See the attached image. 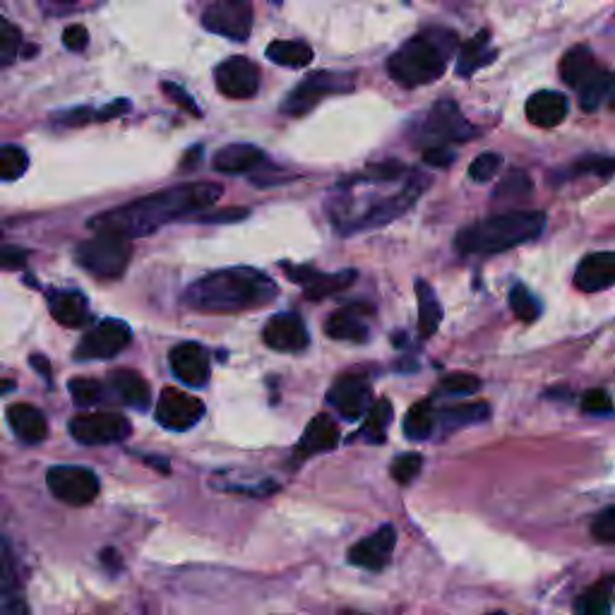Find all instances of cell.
I'll return each instance as SVG.
<instances>
[{
  "mask_svg": "<svg viewBox=\"0 0 615 615\" xmlns=\"http://www.w3.org/2000/svg\"><path fill=\"white\" fill-rule=\"evenodd\" d=\"M222 193V185L210 181L183 183L176 185V188H166L154 195L140 197V200L116 207V210L101 212L94 219H89V229L109 231V234L125 238L149 236L164 224L207 210L222 197Z\"/></svg>",
  "mask_w": 615,
  "mask_h": 615,
  "instance_id": "cell-1",
  "label": "cell"
},
{
  "mask_svg": "<svg viewBox=\"0 0 615 615\" xmlns=\"http://www.w3.org/2000/svg\"><path fill=\"white\" fill-rule=\"evenodd\" d=\"M277 284L253 267H226L200 277L185 289L183 303L197 313L231 315L274 301Z\"/></svg>",
  "mask_w": 615,
  "mask_h": 615,
  "instance_id": "cell-2",
  "label": "cell"
},
{
  "mask_svg": "<svg viewBox=\"0 0 615 615\" xmlns=\"http://www.w3.org/2000/svg\"><path fill=\"white\" fill-rule=\"evenodd\" d=\"M457 49V34L447 29H428L416 34L387 58V73L404 87H423L440 80L447 61Z\"/></svg>",
  "mask_w": 615,
  "mask_h": 615,
  "instance_id": "cell-3",
  "label": "cell"
},
{
  "mask_svg": "<svg viewBox=\"0 0 615 615\" xmlns=\"http://www.w3.org/2000/svg\"><path fill=\"white\" fill-rule=\"evenodd\" d=\"M543 226H546V214L541 210L503 212L464 226L455 238V246L462 255L505 253L539 238Z\"/></svg>",
  "mask_w": 615,
  "mask_h": 615,
  "instance_id": "cell-4",
  "label": "cell"
},
{
  "mask_svg": "<svg viewBox=\"0 0 615 615\" xmlns=\"http://www.w3.org/2000/svg\"><path fill=\"white\" fill-rule=\"evenodd\" d=\"M130 255H133L130 238L109 234V231H97V236L77 246L75 258L82 270L94 274V277L118 279L128 267Z\"/></svg>",
  "mask_w": 615,
  "mask_h": 615,
  "instance_id": "cell-5",
  "label": "cell"
},
{
  "mask_svg": "<svg viewBox=\"0 0 615 615\" xmlns=\"http://www.w3.org/2000/svg\"><path fill=\"white\" fill-rule=\"evenodd\" d=\"M354 87H356V75L330 73V70L313 73V75H308L301 85L291 89L289 97H286L282 104V113L284 116L301 118L313 111L320 101H325L327 97H330V94L351 92Z\"/></svg>",
  "mask_w": 615,
  "mask_h": 615,
  "instance_id": "cell-6",
  "label": "cell"
},
{
  "mask_svg": "<svg viewBox=\"0 0 615 615\" xmlns=\"http://www.w3.org/2000/svg\"><path fill=\"white\" fill-rule=\"evenodd\" d=\"M476 137V128L459 111L457 101L443 99L428 111L419 128V142L426 147H447L450 142H467Z\"/></svg>",
  "mask_w": 615,
  "mask_h": 615,
  "instance_id": "cell-7",
  "label": "cell"
},
{
  "mask_svg": "<svg viewBox=\"0 0 615 615\" xmlns=\"http://www.w3.org/2000/svg\"><path fill=\"white\" fill-rule=\"evenodd\" d=\"M46 483L53 498L61 500L63 505L70 507H85L97 500L101 491L99 476L87 467H51L46 474Z\"/></svg>",
  "mask_w": 615,
  "mask_h": 615,
  "instance_id": "cell-8",
  "label": "cell"
},
{
  "mask_svg": "<svg viewBox=\"0 0 615 615\" xmlns=\"http://www.w3.org/2000/svg\"><path fill=\"white\" fill-rule=\"evenodd\" d=\"M68 431L82 445H111L130 438V421L116 411H92V414H77L68 423Z\"/></svg>",
  "mask_w": 615,
  "mask_h": 615,
  "instance_id": "cell-9",
  "label": "cell"
},
{
  "mask_svg": "<svg viewBox=\"0 0 615 615\" xmlns=\"http://www.w3.org/2000/svg\"><path fill=\"white\" fill-rule=\"evenodd\" d=\"M130 342H133L130 327L123 320L106 318L97 322L82 337V342L75 349V358L77 361H104V358H113L121 354L123 349H128Z\"/></svg>",
  "mask_w": 615,
  "mask_h": 615,
  "instance_id": "cell-10",
  "label": "cell"
},
{
  "mask_svg": "<svg viewBox=\"0 0 615 615\" xmlns=\"http://www.w3.org/2000/svg\"><path fill=\"white\" fill-rule=\"evenodd\" d=\"M207 32L231 41H246L253 32V3L250 0H214L202 15Z\"/></svg>",
  "mask_w": 615,
  "mask_h": 615,
  "instance_id": "cell-11",
  "label": "cell"
},
{
  "mask_svg": "<svg viewBox=\"0 0 615 615\" xmlns=\"http://www.w3.org/2000/svg\"><path fill=\"white\" fill-rule=\"evenodd\" d=\"M159 426H164L166 431L183 433L200 423L205 416V404L193 394H185L176 387H164L157 399V409H154Z\"/></svg>",
  "mask_w": 615,
  "mask_h": 615,
  "instance_id": "cell-12",
  "label": "cell"
},
{
  "mask_svg": "<svg viewBox=\"0 0 615 615\" xmlns=\"http://www.w3.org/2000/svg\"><path fill=\"white\" fill-rule=\"evenodd\" d=\"M217 89L229 99H253L260 89V70L258 65L243 56L226 58L214 70Z\"/></svg>",
  "mask_w": 615,
  "mask_h": 615,
  "instance_id": "cell-13",
  "label": "cell"
},
{
  "mask_svg": "<svg viewBox=\"0 0 615 615\" xmlns=\"http://www.w3.org/2000/svg\"><path fill=\"white\" fill-rule=\"evenodd\" d=\"M373 402L370 382L363 375H344L327 392V404L334 406L346 421H361Z\"/></svg>",
  "mask_w": 615,
  "mask_h": 615,
  "instance_id": "cell-14",
  "label": "cell"
},
{
  "mask_svg": "<svg viewBox=\"0 0 615 615\" xmlns=\"http://www.w3.org/2000/svg\"><path fill=\"white\" fill-rule=\"evenodd\" d=\"M284 272L289 274L291 282L303 286V294L308 301H322V298L339 294V291L349 289L356 282V270H342V272H318L313 267H291L284 265Z\"/></svg>",
  "mask_w": 615,
  "mask_h": 615,
  "instance_id": "cell-15",
  "label": "cell"
},
{
  "mask_svg": "<svg viewBox=\"0 0 615 615\" xmlns=\"http://www.w3.org/2000/svg\"><path fill=\"white\" fill-rule=\"evenodd\" d=\"M262 342L274 351H282V354H298L310 342L308 327L296 313H279L267 320L265 330H262Z\"/></svg>",
  "mask_w": 615,
  "mask_h": 615,
  "instance_id": "cell-16",
  "label": "cell"
},
{
  "mask_svg": "<svg viewBox=\"0 0 615 615\" xmlns=\"http://www.w3.org/2000/svg\"><path fill=\"white\" fill-rule=\"evenodd\" d=\"M394 543H397V529H394L392 524H385V527L375 531V534H370L351 546L349 563L363 567V570H382V567L390 563Z\"/></svg>",
  "mask_w": 615,
  "mask_h": 615,
  "instance_id": "cell-17",
  "label": "cell"
},
{
  "mask_svg": "<svg viewBox=\"0 0 615 615\" xmlns=\"http://www.w3.org/2000/svg\"><path fill=\"white\" fill-rule=\"evenodd\" d=\"M173 375L188 387H202L210 380V354L200 344L183 342L169 354Z\"/></svg>",
  "mask_w": 615,
  "mask_h": 615,
  "instance_id": "cell-18",
  "label": "cell"
},
{
  "mask_svg": "<svg viewBox=\"0 0 615 615\" xmlns=\"http://www.w3.org/2000/svg\"><path fill=\"white\" fill-rule=\"evenodd\" d=\"M370 315H373V308L366 306V303H351V306L339 308L337 313H332L330 320L325 322L327 337L339 339V342H368Z\"/></svg>",
  "mask_w": 615,
  "mask_h": 615,
  "instance_id": "cell-19",
  "label": "cell"
},
{
  "mask_svg": "<svg viewBox=\"0 0 615 615\" xmlns=\"http://www.w3.org/2000/svg\"><path fill=\"white\" fill-rule=\"evenodd\" d=\"M615 284V253H591L577 265L575 286L584 294H599Z\"/></svg>",
  "mask_w": 615,
  "mask_h": 615,
  "instance_id": "cell-20",
  "label": "cell"
},
{
  "mask_svg": "<svg viewBox=\"0 0 615 615\" xmlns=\"http://www.w3.org/2000/svg\"><path fill=\"white\" fill-rule=\"evenodd\" d=\"M0 615H29L13 553H10L3 536H0Z\"/></svg>",
  "mask_w": 615,
  "mask_h": 615,
  "instance_id": "cell-21",
  "label": "cell"
},
{
  "mask_svg": "<svg viewBox=\"0 0 615 615\" xmlns=\"http://www.w3.org/2000/svg\"><path fill=\"white\" fill-rule=\"evenodd\" d=\"M106 390L109 399H118L125 406H133L137 411H147L152 406V390H149L147 380L135 370H113L106 380Z\"/></svg>",
  "mask_w": 615,
  "mask_h": 615,
  "instance_id": "cell-22",
  "label": "cell"
},
{
  "mask_svg": "<svg viewBox=\"0 0 615 615\" xmlns=\"http://www.w3.org/2000/svg\"><path fill=\"white\" fill-rule=\"evenodd\" d=\"M8 423L17 435V440H22L25 445H39L44 443L46 435H49V423L46 416L41 414L37 406L27 402H17L8 406Z\"/></svg>",
  "mask_w": 615,
  "mask_h": 615,
  "instance_id": "cell-23",
  "label": "cell"
},
{
  "mask_svg": "<svg viewBox=\"0 0 615 615\" xmlns=\"http://www.w3.org/2000/svg\"><path fill=\"white\" fill-rule=\"evenodd\" d=\"M567 111H570V104H567V97L560 92H536L534 97L527 101V118L531 125L536 128H555L567 118Z\"/></svg>",
  "mask_w": 615,
  "mask_h": 615,
  "instance_id": "cell-24",
  "label": "cell"
},
{
  "mask_svg": "<svg viewBox=\"0 0 615 615\" xmlns=\"http://www.w3.org/2000/svg\"><path fill=\"white\" fill-rule=\"evenodd\" d=\"M49 310L58 325L70 327V330L82 327L89 320V303L80 291H51Z\"/></svg>",
  "mask_w": 615,
  "mask_h": 615,
  "instance_id": "cell-25",
  "label": "cell"
},
{
  "mask_svg": "<svg viewBox=\"0 0 615 615\" xmlns=\"http://www.w3.org/2000/svg\"><path fill=\"white\" fill-rule=\"evenodd\" d=\"M493 61H495V49L491 46V32H488V29H481L474 39L467 41V44L459 49L455 70L459 77H471L486 68V65H491Z\"/></svg>",
  "mask_w": 615,
  "mask_h": 615,
  "instance_id": "cell-26",
  "label": "cell"
},
{
  "mask_svg": "<svg viewBox=\"0 0 615 615\" xmlns=\"http://www.w3.org/2000/svg\"><path fill=\"white\" fill-rule=\"evenodd\" d=\"M339 445V428L327 414L315 416L308 423L306 433H303L301 443H298V455L310 457L320 455V452H330Z\"/></svg>",
  "mask_w": 615,
  "mask_h": 615,
  "instance_id": "cell-27",
  "label": "cell"
},
{
  "mask_svg": "<svg viewBox=\"0 0 615 615\" xmlns=\"http://www.w3.org/2000/svg\"><path fill=\"white\" fill-rule=\"evenodd\" d=\"M262 159H265V154H262V149H258L255 145H229L214 154L212 166L219 173L236 176V173H248L258 169Z\"/></svg>",
  "mask_w": 615,
  "mask_h": 615,
  "instance_id": "cell-28",
  "label": "cell"
},
{
  "mask_svg": "<svg viewBox=\"0 0 615 615\" xmlns=\"http://www.w3.org/2000/svg\"><path fill=\"white\" fill-rule=\"evenodd\" d=\"M596 68H599V63H596L594 53H591L589 46H575V49L567 51L563 61H560V77H563L567 87H572L577 92V89L589 80Z\"/></svg>",
  "mask_w": 615,
  "mask_h": 615,
  "instance_id": "cell-29",
  "label": "cell"
},
{
  "mask_svg": "<svg viewBox=\"0 0 615 615\" xmlns=\"http://www.w3.org/2000/svg\"><path fill=\"white\" fill-rule=\"evenodd\" d=\"M416 298H419V334L428 339L438 332L440 322H443V306H440L433 286L423 279L416 282Z\"/></svg>",
  "mask_w": 615,
  "mask_h": 615,
  "instance_id": "cell-30",
  "label": "cell"
},
{
  "mask_svg": "<svg viewBox=\"0 0 615 615\" xmlns=\"http://www.w3.org/2000/svg\"><path fill=\"white\" fill-rule=\"evenodd\" d=\"M613 87H615V75L611 73V70L601 68L599 65V68L591 73L589 80L577 89L579 106H582L584 111H596L603 101L611 97Z\"/></svg>",
  "mask_w": 615,
  "mask_h": 615,
  "instance_id": "cell-31",
  "label": "cell"
},
{
  "mask_svg": "<svg viewBox=\"0 0 615 615\" xmlns=\"http://www.w3.org/2000/svg\"><path fill=\"white\" fill-rule=\"evenodd\" d=\"M267 58L272 63L284 65V68H306L313 61V49L306 44V41H284L277 39L267 46Z\"/></svg>",
  "mask_w": 615,
  "mask_h": 615,
  "instance_id": "cell-32",
  "label": "cell"
},
{
  "mask_svg": "<svg viewBox=\"0 0 615 615\" xmlns=\"http://www.w3.org/2000/svg\"><path fill=\"white\" fill-rule=\"evenodd\" d=\"M392 421V404L390 399H375L370 409L363 416V426L358 438L368 440V443H382L385 440V431Z\"/></svg>",
  "mask_w": 615,
  "mask_h": 615,
  "instance_id": "cell-33",
  "label": "cell"
},
{
  "mask_svg": "<svg viewBox=\"0 0 615 615\" xmlns=\"http://www.w3.org/2000/svg\"><path fill=\"white\" fill-rule=\"evenodd\" d=\"M435 426V409L431 402H419L409 409V414L404 416V435L409 440H428Z\"/></svg>",
  "mask_w": 615,
  "mask_h": 615,
  "instance_id": "cell-34",
  "label": "cell"
},
{
  "mask_svg": "<svg viewBox=\"0 0 615 615\" xmlns=\"http://www.w3.org/2000/svg\"><path fill=\"white\" fill-rule=\"evenodd\" d=\"M491 419V406L486 402H471V404H459L447 409L443 414V426L450 428H464V426H476Z\"/></svg>",
  "mask_w": 615,
  "mask_h": 615,
  "instance_id": "cell-35",
  "label": "cell"
},
{
  "mask_svg": "<svg viewBox=\"0 0 615 615\" xmlns=\"http://www.w3.org/2000/svg\"><path fill=\"white\" fill-rule=\"evenodd\" d=\"M68 390H70V397H73L75 406H82V409H92V406H97V404L109 399L106 382H99V380H92V378L70 380Z\"/></svg>",
  "mask_w": 615,
  "mask_h": 615,
  "instance_id": "cell-36",
  "label": "cell"
},
{
  "mask_svg": "<svg viewBox=\"0 0 615 615\" xmlns=\"http://www.w3.org/2000/svg\"><path fill=\"white\" fill-rule=\"evenodd\" d=\"M531 190H534V183H531L529 173L522 169L510 171L503 181L498 183L493 197L495 200H522V197H529Z\"/></svg>",
  "mask_w": 615,
  "mask_h": 615,
  "instance_id": "cell-37",
  "label": "cell"
},
{
  "mask_svg": "<svg viewBox=\"0 0 615 615\" xmlns=\"http://www.w3.org/2000/svg\"><path fill=\"white\" fill-rule=\"evenodd\" d=\"M611 594L613 582L596 584L577 601V611L582 615H608V611H611Z\"/></svg>",
  "mask_w": 615,
  "mask_h": 615,
  "instance_id": "cell-38",
  "label": "cell"
},
{
  "mask_svg": "<svg viewBox=\"0 0 615 615\" xmlns=\"http://www.w3.org/2000/svg\"><path fill=\"white\" fill-rule=\"evenodd\" d=\"M29 166V157L22 147L5 145L0 147V181H17L25 176Z\"/></svg>",
  "mask_w": 615,
  "mask_h": 615,
  "instance_id": "cell-39",
  "label": "cell"
},
{
  "mask_svg": "<svg viewBox=\"0 0 615 615\" xmlns=\"http://www.w3.org/2000/svg\"><path fill=\"white\" fill-rule=\"evenodd\" d=\"M510 308L522 322H534L541 315V303L527 286L515 284L510 291Z\"/></svg>",
  "mask_w": 615,
  "mask_h": 615,
  "instance_id": "cell-40",
  "label": "cell"
},
{
  "mask_svg": "<svg viewBox=\"0 0 615 615\" xmlns=\"http://www.w3.org/2000/svg\"><path fill=\"white\" fill-rule=\"evenodd\" d=\"M500 166H503V157L498 152H483L471 161L469 178L474 183H488L500 171Z\"/></svg>",
  "mask_w": 615,
  "mask_h": 615,
  "instance_id": "cell-41",
  "label": "cell"
},
{
  "mask_svg": "<svg viewBox=\"0 0 615 615\" xmlns=\"http://www.w3.org/2000/svg\"><path fill=\"white\" fill-rule=\"evenodd\" d=\"M421 467H423L421 455H416V452H406V455L397 457L392 462V479L406 486V483H411L421 474Z\"/></svg>",
  "mask_w": 615,
  "mask_h": 615,
  "instance_id": "cell-42",
  "label": "cell"
},
{
  "mask_svg": "<svg viewBox=\"0 0 615 615\" xmlns=\"http://www.w3.org/2000/svg\"><path fill=\"white\" fill-rule=\"evenodd\" d=\"M479 390H481V380L471 373L447 375V378L440 382V392L455 394V397H464V394H476Z\"/></svg>",
  "mask_w": 615,
  "mask_h": 615,
  "instance_id": "cell-43",
  "label": "cell"
},
{
  "mask_svg": "<svg viewBox=\"0 0 615 615\" xmlns=\"http://www.w3.org/2000/svg\"><path fill=\"white\" fill-rule=\"evenodd\" d=\"M615 159L611 157H587L572 166V176H613Z\"/></svg>",
  "mask_w": 615,
  "mask_h": 615,
  "instance_id": "cell-44",
  "label": "cell"
},
{
  "mask_svg": "<svg viewBox=\"0 0 615 615\" xmlns=\"http://www.w3.org/2000/svg\"><path fill=\"white\" fill-rule=\"evenodd\" d=\"M17 51H20V32L5 17H0V61H13Z\"/></svg>",
  "mask_w": 615,
  "mask_h": 615,
  "instance_id": "cell-45",
  "label": "cell"
},
{
  "mask_svg": "<svg viewBox=\"0 0 615 615\" xmlns=\"http://www.w3.org/2000/svg\"><path fill=\"white\" fill-rule=\"evenodd\" d=\"M591 534L599 543H615V505L606 507L591 524Z\"/></svg>",
  "mask_w": 615,
  "mask_h": 615,
  "instance_id": "cell-46",
  "label": "cell"
},
{
  "mask_svg": "<svg viewBox=\"0 0 615 615\" xmlns=\"http://www.w3.org/2000/svg\"><path fill=\"white\" fill-rule=\"evenodd\" d=\"M161 89H164L166 97H169V101H173V104H176L178 109H183L185 113H190V116L200 118V109H197L195 99L190 97V94L185 92L181 85H173V82H164V85H161Z\"/></svg>",
  "mask_w": 615,
  "mask_h": 615,
  "instance_id": "cell-47",
  "label": "cell"
},
{
  "mask_svg": "<svg viewBox=\"0 0 615 615\" xmlns=\"http://www.w3.org/2000/svg\"><path fill=\"white\" fill-rule=\"evenodd\" d=\"M582 409L589 414H611L613 399L606 390H589L582 399Z\"/></svg>",
  "mask_w": 615,
  "mask_h": 615,
  "instance_id": "cell-48",
  "label": "cell"
},
{
  "mask_svg": "<svg viewBox=\"0 0 615 615\" xmlns=\"http://www.w3.org/2000/svg\"><path fill=\"white\" fill-rule=\"evenodd\" d=\"M63 44H65V49H70V51H85L87 49V44H89V32H87V27H82V25H70L68 29H65L63 32Z\"/></svg>",
  "mask_w": 615,
  "mask_h": 615,
  "instance_id": "cell-49",
  "label": "cell"
},
{
  "mask_svg": "<svg viewBox=\"0 0 615 615\" xmlns=\"http://www.w3.org/2000/svg\"><path fill=\"white\" fill-rule=\"evenodd\" d=\"M423 161L428 166H435V169H447L455 161V154H452L450 147H426L423 149Z\"/></svg>",
  "mask_w": 615,
  "mask_h": 615,
  "instance_id": "cell-50",
  "label": "cell"
},
{
  "mask_svg": "<svg viewBox=\"0 0 615 615\" xmlns=\"http://www.w3.org/2000/svg\"><path fill=\"white\" fill-rule=\"evenodd\" d=\"M248 217V210H224L217 214H202L200 222L205 224H226V222H241Z\"/></svg>",
  "mask_w": 615,
  "mask_h": 615,
  "instance_id": "cell-51",
  "label": "cell"
},
{
  "mask_svg": "<svg viewBox=\"0 0 615 615\" xmlns=\"http://www.w3.org/2000/svg\"><path fill=\"white\" fill-rule=\"evenodd\" d=\"M94 116H97V113H94L92 109H75L70 113H63L58 121H61L63 125H82L87 121H94Z\"/></svg>",
  "mask_w": 615,
  "mask_h": 615,
  "instance_id": "cell-52",
  "label": "cell"
},
{
  "mask_svg": "<svg viewBox=\"0 0 615 615\" xmlns=\"http://www.w3.org/2000/svg\"><path fill=\"white\" fill-rule=\"evenodd\" d=\"M130 109V104L125 99H118V101H111L109 106H106V109H101V111H97V121H109V118H116V116H121V113H125Z\"/></svg>",
  "mask_w": 615,
  "mask_h": 615,
  "instance_id": "cell-53",
  "label": "cell"
},
{
  "mask_svg": "<svg viewBox=\"0 0 615 615\" xmlns=\"http://www.w3.org/2000/svg\"><path fill=\"white\" fill-rule=\"evenodd\" d=\"M101 563L109 567L111 572L121 570V555H118L116 548H106L104 553H101Z\"/></svg>",
  "mask_w": 615,
  "mask_h": 615,
  "instance_id": "cell-54",
  "label": "cell"
},
{
  "mask_svg": "<svg viewBox=\"0 0 615 615\" xmlns=\"http://www.w3.org/2000/svg\"><path fill=\"white\" fill-rule=\"evenodd\" d=\"M29 361H32V366H34V368L41 370V375H46V378H49V375H51V368H49V361H46L44 356L34 354L32 358H29Z\"/></svg>",
  "mask_w": 615,
  "mask_h": 615,
  "instance_id": "cell-55",
  "label": "cell"
},
{
  "mask_svg": "<svg viewBox=\"0 0 615 615\" xmlns=\"http://www.w3.org/2000/svg\"><path fill=\"white\" fill-rule=\"evenodd\" d=\"M200 152H202V147H195V149H190V152H188V157H185V161H183V166L197 164V161H200Z\"/></svg>",
  "mask_w": 615,
  "mask_h": 615,
  "instance_id": "cell-56",
  "label": "cell"
},
{
  "mask_svg": "<svg viewBox=\"0 0 615 615\" xmlns=\"http://www.w3.org/2000/svg\"><path fill=\"white\" fill-rule=\"evenodd\" d=\"M15 387V382L13 380H0V394L3 392H10Z\"/></svg>",
  "mask_w": 615,
  "mask_h": 615,
  "instance_id": "cell-57",
  "label": "cell"
},
{
  "mask_svg": "<svg viewBox=\"0 0 615 615\" xmlns=\"http://www.w3.org/2000/svg\"><path fill=\"white\" fill-rule=\"evenodd\" d=\"M53 3H75V0H53Z\"/></svg>",
  "mask_w": 615,
  "mask_h": 615,
  "instance_id": "cell-58",
  "label": "cell"
},
{
  "mask_svg": "<svg viewBox=\"0 0 615 615\" xmlns=\"http://www.w3.org/2000/svg\"><path fill=\"white\" fill-rule=\"evenodd\" d=\"M272 3H284V0H272Z\"/></svg>",
  "mask_w": 615,
  "mask_h": 615,
  "instance_id": "cell-59",
  "label": "cell"
},
{
  "mask_svg": "<svg viewBox=\"0 0 615 615\" xmlns=\"http://www.w3.org/2000/svg\"><path fill=\"white\" fill-rule=\"evenodd\" d=\"M0 246H3V236H0Z\"/></svg>",
  "mask_w": 615,
  "mask_h": 615,
  "instance_id": "cell-60",
  "label": "cell"
},
{
  "mask_svg": "<svg viewBox=\"0 0 615 615\" xmlns=\"http://www.w3.org/2000/svg\"><path fill=\"white\" fill-rule=\"evenodd\" d=\"M491 615H505V613H491Z\"/></svg>",
  "mask_w": 615,
  "mask_h": 615,
  "instance_id": "cell-61",
  "label": "cell"
}]
</instances>
